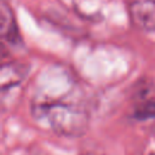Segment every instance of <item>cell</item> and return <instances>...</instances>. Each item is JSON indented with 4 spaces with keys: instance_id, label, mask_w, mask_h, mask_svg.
Segmentation results:
<instances>
[{
    "instance_id": "7a4b0ae2",
    "label": "cell",
    "mask_w": 155,
    "mask_h": 155,
    "mask_svg": "<svg viewBox=\"0 0 155 155\" xmlns=\"http://www.w3.org/2000/svg\"><path fill=\"white\" fill-rule=\"evenodd\" d=\"M133 24L143 31H155V0H131L128 5Z\"/></svg>"
},
{
    "instance_id": "277c9868",
    "label": "cell",
    "mask_w": 155,
    "mask_h": 155,
    "mask_svg": "<svg viewBox=\"0 0 155 155\" xmlns=\"http://www.w3.org/2000/svg\"><path fill=\"white\" fill-rule=\"evenodd\" d=\"M28 67L21 63H5L1 67L0 85L2 90H7L19 84L27 75Z\"/></svg>"
},
{
    "instance_id": "6da1fadb",
    "label": "cell",
    "mask_w": 155,
    "mask_h": 155,
    "mask_svg": "<svg viewBox=\"0 0 155 155\" xmlns=\"http://www.w3.org/2000/svg\"><path fill=\"white\" fill-rule=\"evenodd\" d=\"M40 115H45L52 130L62 136L80 137L87 130V113L76 104L57 102L40 105Z\"/></svg>"
},
{
    "instance_id": "8992f818",
    "label": "cell",
    "mask_w": 155,
    "mask_h": 155,
    "mask_svg": "<svg viewBox=\"0 0 155 155\" xmlns=\"http://www.w3.org/2000/svg\"><path fill=\"white\" fill-rule=\"evenodd\" d=\"M150 155H155V153H151V154H150Z\"/></svg>"
},
{
    "instance_id": "5b68a950",
    "label": "cell",
    "mask_w": 155,
    "mask_h": 155,
    "mask_svg": "<svg viewBox=\"0 0 155 155\" xmlns=\"http://www.w3.org/2000/svg\"><path fill=\"white\" fill-rule=\"evenodd\" d=\"M133 117L140 121L155 119V101L148 99L138 104L133 110Z\"/></svg>"
},
{
    "instance_id": "3957f363",
    "label": "cell",
    "mask_w": 155,
    "mask_h": 155,
    "mask_svg": "<svg viewBox=\"0 0 155 155\" xmlns=\"http://www.w3.org/2000/svg\"><path fill=\"white\" fill-rule=\"evenodd\" d=\"M0 33L2 39L8 41L10 44H17L19 41V34L13 13L7 4L4 1L1 2L0 10Z\"/></svg>"
}]
</instances>
